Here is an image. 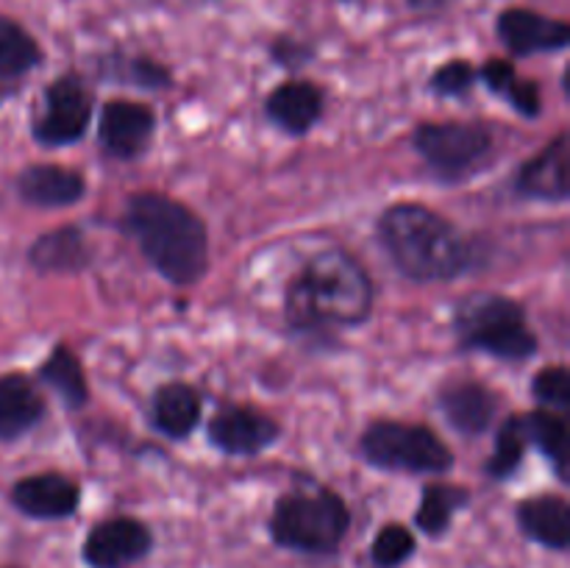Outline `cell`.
<instances>
[{
	"label": "cell",
	"mask_w": 570,
	"mask_h": 568,
	"mask_svg": "<svg viewBox=\"0 0 570 568\" xmlns=\"http://www.w3.org/2000/svg\"><path fill=\"white\" fill-rule=\"evenodd\" d=\"M479 70L468 59H449L429 76V92L438 98H468L476 89Z\"/></svg>",
	"instance_id": "29"
},
{
	"label": "cell",
	"mask_w": 570,
	"mask_h": 568,
	"mask_svg": "<svg viewBox=\"0 0 570 568\" xmlns=\"http://www.w3.org/2000/svg\"><path fill=\"white\" fill-rule=\"evenodd\" d=\"M523 418H527L529 445H534L549 460L560 482H568V415L538 407Z\"/></svg>",
	"instance_id": "26"
},
{
	"label": "cell",
	"mask_w": 570,
	"mask_h": 568,
	"mask_svg": "<svg viewBox=\"0 0 570 568\" xmlns=\"http://www.w3.org/2000/svg\"><path fill=\"white\" fill-rule=\"evenodd\" d=\"M412 148L440 184H465L495 159L499 139L482 120H426L412 131Z\"/></svg>",
	"instance_id": "7"
},
{
	"label": "cell",
	"mask_w": 570,
	"mask_h": 568,
	"mask_svg": "<svg viewBox=\"0 0 570 568\" xmlns=\"http://www.w3.org/2000/svg\"><path fill=\"white\" fill-rule=\"evenodd\" d=\"M95 248L78 226H56L39 234L28 248V265L39 273H81L92 265Z\"/></svg>",
	"instance_id": "21"
},
{
	"label": "cell",
	"mask_w": 570,
	"mask_h": 568,
	"mask_svg": "<svg viewBox=\"0 0 570 568\" xmlns=\"http://www.w3.org/2000/svg\"><path fill=\"white\" fill-rule=\"evenodd\" d=\"M326 115V92L309 78H287L265 98V117L289 137H306Z\"/></svg>",
	"instance_id": "16"
},
{
	"label": "cell",
	"mask_w": 570,
	"mask_h": 568,
	"mask_svg": "<svg viewBox=\"0 0 570 568\" xmlns=\"http://www.w3.org/2000/svg\"><path fill=\"white\" fill-rule=\"evenodd\" d=\"M154 551V529L137 516H111L95 523L81 546L87 568H131Z\"/></svg>",
	"instance_id": "12"
},
{
	"label": "cell",
	"mask_w": 570,
	"mask_h": 568,
	"mask_svg": "<svg viewBox=\"0 0 570 568\" xmlns=\"http://www.w3.org/2000/svg\"><path fill=\"white\" fill-rule=\"evenodd\" d=\"M438 407L456 434L482 438L499 418L501 399L490 384L476 379H449L438 390Z\"/></svg>",
	"instance_id": "14"
},
{
	"label": "cell",
	"mask_w": 570,
	"mask_h": 568,
	"mask_svg": "<svg viewBox=\"0 0 570 568\" xmlns=\"http://www.w3.org/2000/svg\"><path fill=\"white\" fill-rule=\"evenodd\" d=\"M89 182L83 170L56 161H37L17 176V195L37 209H67L87 198Z\"/></svg>",
	"instance_id": "17"
},
{
	"label": "cell",
	"mask_w": 570,
	"mask_h": 568,
	"mask_svg": "<svg viewBox=\"0 0 570 568\" xmlns=\"http://www.w3.org/2000/svg\"><path fill=\"white\" fill-rule=\"evenodd\" d=\"M204 418V395L189 382H165L150 393L148 421L167 440H187Z\"/></svg>",
	"instance_id": "18"
},
{
	"label": "cell",
	"mask_w": 570,
	"mask_h": 568,
	"mask_svg": "<svg viewBox=\"0 0 570 568\" xmlns=\"http://www.w3.org/2000/svg\"><path fill=\"white\" fill-rule=\"evenodd\" d=\"M527 449V418H523V412H512V415H507L501 421L499 432H495L493 451H490L488 462H484V477L493 479V482H504V479L515 477L521 471Z\"/></svg>",
	"instance_id": "27"
},
{
	"label": "cell",
	"mask_w": 570,
	"mask_h": 568,
	"mask_svg": "<svg viewBox=\"0 0 570 568\" xmlns=\"http://www.w3.org/2000/svg\"><path fill=\"white\" fill-rule=\"evenodd\" d=\"M504 100L512 106V111H518L527 120H538L543 115V89L534 78H523L521 72L504 92Z\"/></svg>",
	"instance_id": "32"
},
{
	"label": "cell",
	"mask_w": 570,
	"mask_h": 568,
	"mask_svg": "<svg viewBox=\"0 0 570 568\" xmlns=\"http://www.w3.org/2000/svg\"><path fill=\"white\" fill-rule=\"evenodd\" d=\"M495 39L512 59L551 56L568 50L570 26L529 6H507L495 14Z\"/></svg>",
	"instance_id": "11"
},
{
	"label": "cell",
	"mask_w": 570,
	"mask_h": 568,
	"mask_svg": "<svg viewBox=\"0 0 570 568\" xmlns=\"http://www.w3.org/2000/svg\"><path fill=\"white\" fill-rule=\"evenodd\" d=\"M379 248L412 284H449L476 271V243L443 212L417 200L390 204L376 221Z\"/></svg>",
	"instance_id": "2"
},
{
	"label": "cell",
	"mask_w": 570,
	"mask_h": 568,
	"mask_svg": "<svg viewBox=\"0 0 570 568\" xmlns=\"http://www.w3.org/2000/svg\"><path fill=\"white\" fill-rule=\"evenodd\" d=\"M45 61V48L39 39L14 17L0 14V81L17 84Z\"/></svg>",
	"instance_id": "24"
},
{
	"label": "cell",
	"mask_w": 570,
	"mask_h": 568,
	"mask_svg": "<svg viewBox=\"0 0 570 568\" xmlns=\"http://www.w3.org/2000/svg\"><path fill=\"white\" fill-rule=\"evenodd\" d=\"M48 415L42 388L28 373L9 371L0 376V443H14L39 427Z\"/></svg>",
	"instance_id": "19"
},
{
	"label": "cell",
	"mask_w": 570,
	"mask_h": 568,
	"mask_svg": "<svg viewBox=\"0 0 570 568\" xmlns=\"http://www.w3.org/2000/svg\"><path fill=\"white\" fill-rule=\"evenodd\" d=\"M120 232L170 287L193 290L209 273V228L193 206L173 195L134 193L122 206Z\"/></svg>",
	"instance_id": "3"
},
{
	"label": "cell",
	"mask_w": 570,
	"mask_h": 568,
	"mask_svg": "<svg viewBox=\"0 0 570 568\" xmlns=\"http://www.w3.org/2000/svg\"><path fill=\"white\" fill-rule=\"evenodd\" d=\"M415 555H417L415 532L399 521L384 523L371 543L373 568H401Z\"/></svg>",
	"instance_id": "28"
},
{
	"label": "cell",
	"mask_w": 570,
	"mask_h": 568,
	"mask_svg": "<svg viewBox=\"0 0 570 568\" xmlns=\"http://www.w3.org/2000/svg\"><path fill=\"white\" fill-rule=\"evenodd\" d=\"M267 59L287 72L304 70V67H309L317 59V45L304 37L282 31L267 42Z\"/></svg>",
	"instance_id": "31"
},
{
	"label": "cell",
	"mask_w": 570,
	"mask_h": 568,
	"mask_svg": "<svg viewBox=\"0 0 570 568\" xmlns=\"http://www.w3.org/2000/svg\"><path fill=\"white\" fill-rule=\"evenodd\" d=\"M515 523L523 538L551 551H568L570 505L560 493H538L515 505Z\"/></svg>",
	"instance_id": "20"
},
{
	"label": "cell",
	"mask_w": 570,
	"mask_h": 568,
	"mask_svg": "<svg viewBox=\"0 0 570 568\" xmlns=\"http://www.w3.org/2000/svg\"><path fill=\"white\" fill-rule=\"evenodd\" d=\"M456 0H404L406 9L415 17H440L454 6Z\"/></svg>",
	"instance_id": "33"
},
{
	"label": "cell",
	"mask_w": 570,
	"mask_h": 568,
	"mask_svg": "<svg viewBox=\"0 0 570 568\" xmlns=\"http://www.w3.org/2000/svg\"><path fill=\"white\" fill-rule=\"evenodd\" d=\"M376 284L348 248H323L306 256L284 287V323L304 340H328L371 321Z\"/></svg>",
	"instance_id": "1"
},
{
	"label": "cell",
	"mask_w": 570,
	"mask_h": 568,
	"mask_svg": "<svg viewBox=\"0 0 570 568\" xmlns=\"http://www.w3.org/2000/svg\"><path fill=\"white\" fill-rule=\"evenodd\" d=\"M95 117V92L87 78L67 70L45 84L42 104L31 117V137L42 148H70L87 137Z\"/></svg>",
	"instance_id": "8"
},
{
	"label": "cell",
	"mask_w": 570,
	"mask_h": 568,
	"mask_svg": "<svg viewBox=\"0 0 570 568\" xmlns=\"http://www.w3.org/2000/svg\"><path fill=\"white\" fill-rule=\"evenodd\" d=\"M37 382L45 384L67 410H83L89 404V379L83 362L67 343H56L37 368Z\"/></svg>",
	"instance_id": "23"
},
{
	"label": "cell",
	"mask_w": 570,
	"mask_h": 568,
	"mask_svg": "<svg viewBox=\"0 0 570 568\" xmlns=\"http://www.w3.org/2000/svg\"><path fill=\"white\" fill-rule=\"evenodd\" d=\"M351 529V507L326 484L287 490L273 505L267 532L278 549L295 555H337Z\"/></svg>",
	"instance_id": "5"
},
{
	"label": "cell",
	"mask_w": 570,
	"mask_h": 568,
	"mask_svg": "<svg viewBox=\"0 0 570 568\" xmlns=\"http://www.w3.org/2000/svg\"><path fill=\"white\" fill-rule=\"evenodd\" d=\"M532 399L538 407L568 415L570 412V371L566 365H546L532 379Z\"/></svg>",
	"instance_id": "30"
},
{
	"label": "cell",
	"mask_w": 570,
	"mask_h": 568,
	"mask_svg": "<svg viewBox=\"0 0 570 568\" xmlns=\"http://www.w3.org/2000/svg\"><path fill=\"white\" fill-rule=\"evenodd\" d=\"M512 193L523 200L566 204L570 195L568 131H560L538 154L518 165L515 176H512Z\"/></svg>",
	"instance_id": "15"
},
{
	"label": "cell",
	"mask_w": 570,
	"mask_h": 568,
	"mask_svg": "<svg viewBox=\"0 0 570 568\" xmlns=\"http://www.w3.org/2000/svg\"><path fill=\"white\" fill-rule=\"evenodd\" d=\"M187 3H195V6H215V3H226V0H187Z\"/></svg>",
	"instance_id": "34"
},
{
	"label": "cell",
	"mask_w": 570,
	"mask_h": 568,
	"mask_svg": "<svg viewBox=\"0 0 570 568\" xmlns=\"http://www.w3.org/2000/svg\"><path fill=\"white\" fill-rule=\"evenodd\" d=\"M456 345L471 354H488L501 362H527L540 351L527 306L493 290L462 295L451 312Z\"/></svg>",
	"instance_id": "4"
},
{
	"label": "cell",
	"mask_w": 570,
	"mask_h": 568,
	"mask_svg": "<svg viewBox=\"0 0 570 568\" xmlns=\"http://www.w3.org/2000/svg\"><path fill=\"white\" fill-rule=\"evenodd\" d=\"M159 115L150 104L131 98H111L100 106L98 148L117 161H134L154 145Z\"/></svg>",
	"instance_id": "9"
},
{
	"label": "cell",
	"mask_w": 570,
	"mask_h": 568,
	"mask_svg": "<svg viewBox=\"0 0 570 568\" xmlns=\"http://www.w3.org/2000/svg\"><path fill=\"white\" fill-rule=\"evenodd\" d=\"M471 505V490L454 482H429L421 490V505L415 510V527L426 538H443L454 523L456 512Z\"/></svg>",
	"instance_id": "25"
},
{
	"label": "cell",
	"mask_w": 570,
	"mask_h": 568,
	"mask_svg": "<svg viewBox=\"0 0 570 568\" xmlns=\"http://www.w3.org/2000/svg\"><path fill=\"white\" fill-rule=\"evenodd\" d=\"M282 423L248 404H223L206 429V440L223 457H259L282 440Z\"/></svg>",
	"instance_id": "10"
},
{
	"label": "cell",
	"mask_w": 570,
	"mask_h": 568,
	"mask_svg": "<svg viewBox=\"0 0 570 568\" xmlns=\"http://www.w3.org/2000/svg\"><path fill=\"white\" fill-rule=\"evenodd\" d=\"M95 72L98 78L109 84H120V87H137L148 89V92H159V89L173 87V70L154 59L150 53H134V50L111 48L95 59Z\"/></svg>",
	"instance_id": "22"
},
{
	"label": "cell",
	"mask_w": 570,
	"mask_h": 568,
	"mask_svg": "<svg viewBox=\"0 0 570 568\" xmlns=\"http://www.w3.org/2000/svg\"><path fill=\"white\" fill-rule=\"evenodd\" d=\"M11 507L33 521H65L81 507V484L59 471L28 473L9 490Z\"/></svg>",
	"instance_id": "13"
},
{
	"label": "cell",
	"mask_w": 570,
	"mask_h": 568,
	"mask_svg": "<svg viewBox=\"0 0 570 568\" xmlns=\"http://www.w3.org/2000/svg\"><path fill=\"white\" fill-rule=\"evenodd\" d=\"M360 457L379 471L443 477L454 468L451 445L426 423L376 418L360 434Z\"/></svg>",
	"instance_id": "6"
}]
</instances>
